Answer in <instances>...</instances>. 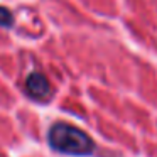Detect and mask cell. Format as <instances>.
<instances>
[{
    "label": "cell",
    "instance_id": "obj_1",
    "mask_svg": "<svg viewBox=\"0 0 157 157\" xmlns=\"http://www.w3.org/2000/svg\"><path fill=\"white\" fill-rule=\"evenodd\" d=\"M49 144L58 152L68 155H90L95 150V142L88 133L69 123H56L49 130Z\"/></svg>",
    "mask_w": 157,
    "mask_h": 157
},
{
    "label": "cell",
    "instance_id": "obj_2",
    "mask_svg": "<svg viewBox=\"0 0 157 157\" xmlns=\"http://www.w3.org/2000/svg\"><path fill=\"white\" fill-rule=\"evenodd\" d=\"M25 91L32 100H46L51 95V83L42 73L32 71L25 78Z\"/></svg>",
    "mask_w": 157,
    "mask_h": 157
},
{
    "label": "cell",
    "instance_id": "obj_3",
    "mask_svg": "<svg viewBox=\"0 0 157 157\" xmlns=\"http://www.w3.org/2000/svg\"><path fill=\"white\" fill-rule=\"evenodd\" d=\"M12 25H14V15H12V12L7 7L0 5V27L10 29Z\"/></svg>",
    "mask_w": 157,
    "mask_h": 157
}]
</instances>
